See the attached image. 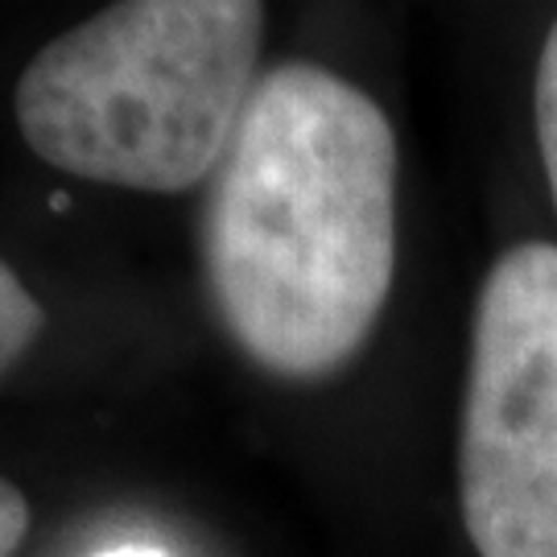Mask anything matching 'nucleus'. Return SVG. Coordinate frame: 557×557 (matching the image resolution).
<instances>
[{
  "label": "nucleus",
  "mask_w": 557,
  "mask_h": 557,
  "mask_svg": "<svg viewBox=\"0 0 557 557\" xmlns=\"http://www.w3.org/2000/svg\"><path fill=\"white\" fill-rule=\"evenodd\" d=\"M458 504L479 557H557V248L487 269L458 430Z\"/></svg>",
  "instance_id": "nucleus-3"
},
{
  "label": "nucleus",
  "mask_w": 557,
  "mask_h": 557,
  "mask_svg": "<svg viewBox=\"0 0 557 557\" xmlns=\"http://www.w3.org/2000/svg\"><path fill=\"white\" fill-rule=\"evenodd\" d=\"M46 331V310L41 301L25 289V281L0 260V376L17 363L38 335Z\"/></svg>",
  "instance_id": "nucleus-4"
},
{
  "label": "nucleus",
  "mask_w": 557,
  "mask_h": 557,
  "mask_svg": "<svg viewBox=\"0 0 557 557\" xmlns=\"http://www.w3.org/2000/svg\"><path fill=\"white\" fill-rule=\"evenodd\" d=\"M96 557H170L158 545H145V541H128V545H108Z\"/></svg>",
  "instance_id": "nucleus-7"
},
{
  "label": "nucleus",
  "mask_w": 557,
  "mask_h": 557,
  "mask_svg": "<svg viewBox=\"0 0 557 557\" xmlns=\"http://www.w3.org/2000/svg\"><path fill=\"white\" fill-rule=\"evenodd\" d=\"M202 264L223 331L257 368H347L397 269V137L380 103L314 62L273 66L211 174Z\"/></svg>",
  "instance_id": "nucleus-1"
},
{
  "label": "nucleus",
  "mask_w": 557,
  "mask_h": 557,
  "mask_svg": "<svg viewBox=\"0 0 557 557\" xmlns=\"http://www.w3.org/2000/svg\"><path fill=\"white\" fill-rule=\"evenodd\" d=\"M533 116H537V145H541V165L549 178V195L557 207V21L545 38L537 62V87H533Z\"/></svg>",
  "instance_id": "nucleus-5"
},
{
  "label": "nucleus",
  "mask_w": 557,
  "mask_h": 557,
  "mask_svg": "<svg viewBox=\"0 0 557 557\" xmlns=\"http://www.w3.org/2000/svg\"><path fill=\"white\" fill-rule=\"evenodd\" d=\"M29 533V504L9 479L0 475V557H13Z\"/></svg>",
  "instance_id": "nucleus-6"
},
{
  "label": "nucleus",
  "mask_w": 557,
  "mask_h": 557,
  "mask_svg": "<svg viewBox=\"0 0 557 557\" xmlns=\"http://www.w3.org/2000/svg\"><path fill=\"white\" fill-rule=\"evenodd\" d=\"M252 0H124L41 46L17 79L25 145L62 174L182 195L220 170L257 91Z\"/></svg>",
  "instance_id": "nucleus-2"
}]
</instances>
